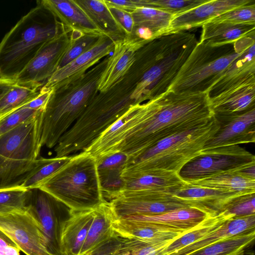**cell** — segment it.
Returning <instances> with one entry per match:
<instances>
[{"label": "cell", "instance_id": "obj_1", "mask_svg": "<svg viewBox=\"0 0 255 255\" xmlns=\"http://www.w3.org/2000/svg\"><path fill=\"white\" fill-rule=\"evenodd\" d=\"M214 117L206 93L167 91L131 107L100 136L107 153L136 157L160 140L205 125Z\"/></svg>", "mask_w": 255, "mask_h": 255}, {"label": "cell", "instance_id": "obj_2", "mask_svg": "<svg viewBox=\"0 0 255 255\" xmlns=\"http://www.w3.org/2000/svg\"><path fill=\"white\" fill-rule=\"evenodd\" d=\"M220 128L215 117L208 123L166 137L139 155L128 158L124 179L162 172L178 173L190 160L203 154V148Z\"/></svg>", "mask_w": 255, "mask_h": 255}, {"label": "cell", "instance_id": "obj_3", "mask_svg": "<svg viewBox=\"0 0 255 255\" xmlns=\"http://www.w3.org/2000/svg\"><path fill=\"white\" fill-rule=\"evenodd\" d=\"M109 58V56H106L77 80L52 89L42 116V146L54 147L96 96L100 79Z\"/></svg>", "mask_w": 255, "mask_h": 255}, {"label": "cell", "instance_id": "obj_4", "mask_svg": "<svg viewBox=\"0 0 255 255\" xmlns=\"http://www.w3.org/2000/svg\"><path fill=\"white\" fill-rule=\"evenodd\" d=\"M23 16L0 42V77L15 80L62 23L40 2Z\"/></svg>", "mask_w": 255, "mask_h": 255}, {"label": "cell", "instance_id": "obj_5", "mask_svg": "<svg viewBox=\"0 0 255 255\" xmlns=\"http://www.w3.org/2000/svg\"><path fill=\"white\" fill-rule=\"evenodd\" d=\"M38 188L73 212L94 209L107 201L102 191L96 160L85 151L71 155Z\"/></svg>", "mask_w": 255, "mask_h": 255}, {"label": "cell", "instance_id": "obj_6", "mask_svg": "<svg viewBox=\"0 0 255 255\" xmlns=\"http://www.w3.org/2000/svg\"><path fill=\"white\" fill-rule=\"evenodd\" d=\"M255 37L253 33L234 43L215 46L198 41L168 91L207 93L230 64L255 42Z\"/></svg>", "mask_w": 255, "mask_h": 255}, {"label": "cell", "instance_id": "obj_7", "mask_svg": "<svg viewBox=\"0 0 255 255\" xmlns=\"http://www.w3.org/2000/svg\"><path fill=\"white\" fill-rule=\"evenodd\" d=\"M43 110L0 135V159L13 166L32 168L42 146L41 128Z\"/></svg>", "mask_w": 255, "mask_h": 255}, {"label": "cell", "instance_id": "obj_8", "mask_svg": "<svg viewBox=\"0 0 255 255\" xmlns=\"http://www.w3.org/2000/svg\"><path fill=\"white\" fill-rule=\"evenodd\" d=\"M26 210L39 225L50 252L60 255L63 227L73 211L39 188L29 190Z\"/></svg>", "mask_w": 255, "mask_h": 255}, {"label": "cell", "instance_id": "obj_9", "mask_svg": "<svg viewBox=\"0 0 255 255\" xmlns=\"http://www.w3.org/2000/svg\"><path fill=\"white\" fill-rule=\"evenodd\" d=\"M172 193L123 191L108 201L116 218L152 215L189 207Z\"/></svg>", "mask_w": 255, "mask_h": 255}, {"label": "cell", "instance_id": "obj_10", "mask_svg": "<svg viewBox=\"0 0 255 255\" xmlns=\"http://www.w3.org/2000/svg\"><path fill=\"white\" fill-rule=\"evenodd\" d=\"M203 152V154L192 159L181 169L179 175L182 179H192L234 170L255 163V155L239 145Z\"/></svg>", "mask_w": 255, "mask_h": 255}, {"label": "cell", "instance_id": "obj_11", "mask_svg": "<svg viewBox=\"0 0 255 255\" xmlns=\"http://www.w3.org/2000/svg\"><path fill=\"white\" fill-rule=\"evenodd\" d=\"M71 31L62 23L58 33L47 41L15 79L18 83L44 86L57 69L71 44Z\"/></svg>", "mask_w": 255, "mask_h": 255}, {"label": "cell", "instance_id": "obj_12", "mask_svg": "<svg viewBox=\"0 0 255 255\" xmlns=\"http://www.w3.org/2000/svg\"><path fill=\"white\" fill-rule=\"evenodd\" d=\"M0 230L26 255H53L39 225L26 209L0 214Z\"/></svg>", "mask_w": 255, "mask_h": 255}, {"label": "cell", "instance_id": "obj_13", "mask_svg": "<svg viewBox=\"0 0 255 255\" xmlns=\"http://www.w3.org/2000/svg\"><path fill=\"white\" fill-rule=\"evenodd\" d=\"M214 117L221 124L255 108V77L209 97Z\"/></svg>", "mask_w": 255, "mask_h": 255}, {"label": "cell", "instance_id": "obj_14", "mask_svg": "<svg viewBox=\"0 0 255 255\" xmlns=\"http://www.w3.org/2000/svg\"><path fill=\"white\" fill-rule=\"evenodd\" d=\"M252 195L254 194L226 192L185 183L173 195L189 207L199 210L207 216L214 217L241 199Z\"/></svg>", "mask_w": 255, "mask_h": 255}, {"label": "cell", "instance_id": "obj_15", "mask_svg": "<svg viewBox=\"0 0 255 255\" xmlns=\"http://www.w3.org/2000/svg\"><path fill=\"white\" fill-rule=\"evenodd\" d=\"M114 42L106 35H101L91 49L62 68L58 69L43 86L47 89H53L66 85L79 78L89 68L113 51Z\"/></svg>", "mask_w": 255, "mask_h": 255}, {"label": "cell", "instance_id": "obj_16", "mask_svg": "<svg viewBox=\"0 0 255 255\" xmlns=\"http://www.w3.org/2000/svg\"><path fill=\"white\" fill-rule=\"evenodd\" d=\"M146 43L133 35L114 42L113 53L100 79L98 92H106L128 72L134 62L136 52Z\"/></svg>", "mask_w": 255, "mask_h": 255}, {"label": "cell", "instance_id": "obj_17", "mask_svg": "<svg viewBox=\"0 0 255 255\" xmlns=\"http://www.w3.org/2000/svg\"><path fill=\"white\" fill-rule=\"evenodd\" d=\"M255 141V108H254L220 124V129L205 144L203 152Z\"/></svg>", "mask_w": 255, "mask_h": 255}, {"label": "cell", "instance_id": "obj_18", "mask_svg": "<svg viewBox=\"0 0 255 255\" xmlns=\"http://www.w3.org/2000/svg\"><path fill=\"white\" fill-rule=\"evenodd\" d=\"M254 0H209L192 9L173 16L167 33L202 26L211 19L230 10L251 3Z\"/></svg>", "mask_w": 255, "mask_h": 255}, {"label": "cell", "instance_id": "obj_19", "mask_svg": "<svg viewBox=\"0 0 255 255\" xmlns=\"http://www.w3.org/2000/svg\"><path fill=\"white\" fill-rule=\"evenodd\" d=\"M113 226L115 234L118 237L154 244L171 240L186 232L161 224L128 219L115 220Z\"/></svg>", "mask_w": 255, "mask_h": 255}, {"label": "cell", "instance_id": "obj_20", "mask_svg": "<svg viewBox=\"0 0 255 255\" xmlns=\"http://www.w3.org/2000/svg\"><path fill=\"white\" fill-rule=\"evenodd\" d=\"M242 167L234 170L195 178L183 179L186 184L193 186L229 193L255 194V178L246 177L240 174L238 171Z\"/></svg>", "mask_w": 255, "mask_h": 255}, {"label": "cell", "instance_id": "obj_21", "mask_svg": "<svg viewBox=\"0 0 255 255\" xmlns=\"http://www.w3.org/2000/svg\"><path fill=\"white\" fill-rule=\"evenodd\" d=\"M128 159L119 152L96 159L99 179L104 199L109 201L123 190L122 172Z\"/></svg>", "mask_w": 255, "mask_h": 255}, {"label": "cell", "instance_id": "obj_22", "mask_svg": "<svg viewBox=\"0 0 255 255\" xmlns=\"http://www.w3.org/2000/svg\"><path fill=\"white\" fill-rule=\"evenodd\" d=\"M94 210L73 212L64 223L60 255H79L94 218Z\"/></svg>", "mask_w": 255, "mask_h": 255}, {"label": "cell", "instance_id": "obj_23", "mask_svg": "<svg viewBox=\"0 0 255 255\" xmlns=\"http://www.w3.org/2000/svg\"><path fill=\"white\" fill-rule=\"evenodd\" d=\"M40 1L71 31L78 30L85 33L103 34L73 0H42Z\"/></svg>", "mask_w": 255, "mask_h": 255}, {"label": "cell", "instance_id": "obj_24", "mask_svg": "<svg viewBox=\"0 0 255 255\" xmlns=\"http://www.w3.org/2000/svg\"><path fill=\"white\" fill-rule=\"evenodd\" d=\"M255 42L235 59L210 89L209 97L219 94L229 87L255 77Z\"/></svg>", "mask_w": 255, "mask_h": 255}, {"label": "cell", "instance_id": "obj_25", "mask_svg": "<svg viewBox=\"0 0 255 255\" xmlns=\"http://www.w3.org/2000/svg\"><path fill=\"white\" fill-rule=\"evenodd\" d=\"M253 231H255V214L232 217L218 229L170 255H188L225 239Z\"/></svg>", "mask_w": 255, "mask_h": 255}, {"label": "cell", "instance_id": "obj_26", "mask_svg": "<svg viewBox=\"0 0 255 255\" xmlns=\"http://www.w3.org/2000/svg\"><path fill=\"white\" fill-rule=\"evenodd\" d=\"M116 220L110 203L105 201L94 210V218L79 255H85L112 238Z\"/></svg>", "mask_w": 255, "mask_h": 255}, {"label": "cell", "instance_id": "obj_27", "mask_svg": "<svg viewBox=\"0 0 255 255\" xmlns=\"http://www.w3.org/2000/svg\"><path fill=\"white\" fill-rule=\"evenodd\" d=\"M103 34L114 41L124 39L126 34L114 17L104 0H73Z\"/></svg>", "mask_w": 255, "mask_h": 255}, {"label": "cell", "instance_id": "obj_28", "mask_svg": "<svg viewBox=\"0 0 255 255\" xmlns=\"http://www.w3.org/2000/svg\"><path fill=\"white\" fill-rule=\"evenodd\" d=\"M124 180L123 191L164 192L173 194L185 184L178 173L169 172L145 174Z\"/></svg>", "mask_w": 255, "mask_h": 255}, {"label": "cell", "instance_id": "obj_29", "mask_svg": "<svg viewBox=\"0 0 255 255\" xmlns=\"http://www.w3.org/2000/svg\"><path fill=\"white\" fill-rule=\"evenodd\" d=\"M207 216L199 210L188 207L159 214L132 216L123 219L156 223L185 232L200 224Z\"/></svg>", "mask_w": 255, "mask_h": 255}, {"label": "cell", "instance_id": "obj_30", "mask_svg": "<svg viewBox=\"0 0 255 255\" xmlns=\"http://www.w3.org/2000/svg\"><path fill=\"white\" fill-rule=\"evenodd\" d=\"M200 42L213 46L232 43L255 32V24L207 21L202 26Z\"/></svg>", "mask_w": 255, "mask_h": 255}, {"label": "cell", "instance_id": "obj_31", "mask_svg": "<svg viewBox=\"0 0 255 255\" xmlns=\"http://www.w3.org/2000/svg\"><path fill=\"white\" fill-rule=\"evenodd\" d=\"M233 217L224 212L214 217L207 216L200 224L176 238L155 255H170L216 230Z\"/></svg>", "mask_w": 255, "mask_h": 255}, {"label": "cell", "instance_id": "obj_32", "mask_svg": "<svg viewBox=\"0 0 255 255\" xmlns=\"http://www.w3.org/2000/svg\"><path fill=\"white\" fill-rule=\"evenodd\" d=\"M255 231L210 245L188 255H254Z\"/></svg>", "mask_w": 255, "mask_h": 255}, {"label": "cell", "instance_id": "obj_33", "mask_svg": "<svg viewBox=\"0 0 255 255\" xmlns=\"http://www.w3.org/2000/svg\"><path fill=\"white\" fill-rule=\"evenodd\" d=\"M130 14L133 20L134 28L146 29L152 34L154 38L167 33L173 17L169 13L146 6L136 7Z\"/></svg>", "mask_w": 255, "mask_h": 255}, {"label": "cell", "instance_id": "obj_34", "mask_svg": "<svg viewBox=\"0 0 255 255\" xmlns=\"http://www.w3.org/2000/svg\"><path fill=\"white\" fill-rule=\"evenodd\" d=\"M71 156L37 159L31 169L24 176L19 186L27 190L38 188L44 180L68 162Z\"/></svg>", "mask_w": 255, "mask_h": 255}, {"label": "cell", "instance_id": "obj_35", "mask_svg": "<svg viewBox=\"0 0 255 255\" xmlns=\"http://www.w3.org/2000/svg\"><path fill=\"white\" fill-rule=\"evenodd\" d=\"M43 85L33 83L16 82L0 100V113L18 109L32 100Z\"/></svg>", "mask_w": 255, "mask_h": 255}, {"label": "cell", "instance_id": "obj_36", "mask_svg": "<svg viewBox=\"0 0 255 255\" xmlns=\"http://www.w3.org/2000/svg\"><path fill=\"white\" fill-rule=\"evenodd\" d=\"M101 35L85 33L78 30L72 31L70 46L63 56L57 69L62 68L80 55L91 49L97 43Z\"/></svg>", "mask_w": 255, "mask_h": 255}, {"label": "cell", "instance_id": "obj_37", "mask_svg": "<svg viewBox=\"0 0 255 255\" xmlns=\"http://www.w3.org/2000/svg\"><path fill=\"white\" fill-rule=\"evenodd\" d=\"M28 193L19 185L0 187V214L26 210Z\"/></svg>", "mask_w": 255, "mask_h": 255}, {"label": "cell", "instance_id": "obj_38", "mask_svg": "<svg viewBox=\"0 0 255 255\" xmlns=\"http://www.w3.org/2000/svg\"><path fill=\"white\" fill-rule=\"evenodd\" d=\"M140 6L156 8L173 16L198 6L209 0H139Z\"/></svg>", "mask_w": 255, "mask_h": 255}, {"label": "cell", "instance_id": "obj_39", "mask_svg": "<svg viewBox=\"0 0 255 255\" xmlns=\"http://www.w3.org/2000/svg\"><path fill=\"white\" fill-rule=\"evenodd\" d=\"M208 21L255 24V1L246 5L227 11Z\"/></svg>", "mask_w": 255, "mask_h": 255}, {"label": "cell", "instance_id": "obj_40", "mask_svg": "<svg viewBox=\"0 0 255 255\" xmlns=\"http://www.w3.org/2000/svg\"><path fill=\"white\" fill-rule=\"evenodd\" d=\"M44 109L35 110L24 105L12 111L0 119V135L30 120Z\"/></svg>", "mask_w": 255, "mask_h": 255}, {"label": "cell", "instance_id": "obj_41", "mask_svg": "<svg viewBox=\"0 0 255 255\" xmlns=\"http://www.w3.org/2000/svg\"><path fill=\"white\" fill-rule=\"evenodd\" d=\"M31 169L13 166L0 159V187L14 185L11 182L18 178L22 180Z\"/></svg>", "mask_w": 255, "mask_h": 255}, {"label": "cell", "instance_id": "obj_42", "mask_svg": "<svg viewBox=\"0 0 255 255\" xmlns=\"http://www.w3.org/2000/svg\"><path fill=\"white\" fill-rule=\"evenodd\" d=\"M255 194L245 197L227 209L225 214L239 217L255 214Z\"/></svg>", "mask_w": 255, "mask_h": 255}, {"label": "cell", "instance_id": "obj_43", "mask_svg": "<svg viewBox=\"0 0 255 255\" xmlns=\"http://www.w3.org/2000/svg\"><path fill=\"white\" fill-rule=\"evenodd\" d=\"M106 4L124 29L127 36L132 35L134 28V22L130 13L112 5L106 3Z\"/></svg>", "mask_w": 255, "mask_h": 255}, {"label": "cell", "instance_id": "obj_44", "mask_svg": "<svg viewBox=\"0 0 255 255\" xmlns=\"http://www.w3.org/2000/svg\"><path fill=\"white\" fill-rule=\"evenodd\" d=\"M123 240L115 236L85 255H118Z\"/></svg>", "mask_w": 255, "mask_h": 255}, {"label": "cell", "instance_id": "obj_45", "mask_svg": "<svg viewBox=\"0 0 255 255\" xmlns=\"http://www.w3.org/2000/svg\"><path fill=\"white\" fill-rule=\"evenodd\" d=\"M20 251L13 241L0 230V255H20Z\"/></svg>", "mask_w": 255, "mask_h": 255}, {"label": "cell", "instance_id": "obj_46", "mask_svg": "<svg viewBox=\"0 0 255 255\" xmlns=\"http://www.w3.org/2000/svg\"><path fill=\"white\" fill-rule=\"evenodd\" d=\"M52 92V89H47L43 86L40 93L32 100L25 105V107L39 110L45 108Z\"/></svg>", "mask_w": 255, "mask_h": 255}, {"label": "cell", "instance_id": "obj_47", "mask_svg": "<svg viewBox=\"0 0 255 255\" xmlns=\"http://www.w3.org/2000/svg\"><path fill=\"white\" fill-rule=\"evenodd\" d=\"M15 83V80L0 77V100Z\"/></svg>", "mask_w": 255, "mask_h": 255}, {"label": "cell", "instance_id": "obj_48", "mask_svg": "<svg viewBox=\"0 0 255 255\" xmlns=\"http://www.w3.org/2000/svg\"><path fill=\"white\" fill-rule=\"evenodd\" d=\"M15 110H16V109H15ZM15 110H12V111H10L9 112H6L4 113H0V119H1V118H2L3 117H4V116H5L6 115H7V114H8L9 113H10V112H11L12 111H13Z\"/></svg>", "mask_w": 255, "mask_h": 255}]
</instances>
